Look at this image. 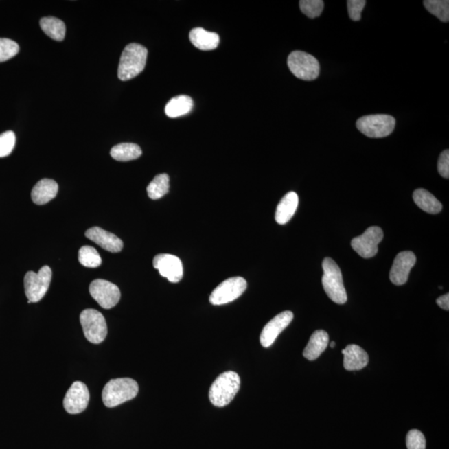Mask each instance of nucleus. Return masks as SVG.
I'll list each match as a JSON object with an SVG mask.
<instances>
[{
    "mask_svg": "<svg viewBox=\"0 0 449 449\" xmlns=\"http://www.w3.org/2000/svg\"><path fill=\"white\" fill-rule=\"evenodd\" d=\"M148 49L139 43H130L125 47L118 66V78L128 81L143 72L147 62Z\"/></svg>",
    "mask_w": 449,
    "mask_h": 449,
    "instance_id": "f257e3e1",
    "label": "nucleus"
},
{
    "mask_svg": "<svg viewBox=\"0 0 449 449\" xmlns=\"http://www.w3.org/2000/svg\"><path fill=\"white\" fill-rule=\"evenodd\" d=\"M241 379L238 373L233 371L224 372L211 384L209 399L216 407H224L229 404L240 389Z\"/></svg>",
    "mask_w": 449,
    "mask_h": 449,
    "instance_id": "f03ea898",
    "label": "nucleus"
},
{
    "mask_svg": "<svg viewBox=\"0 0 449 449\" xmlns=\"http://www.w3.org/2000/svg\"><path fill=\"white\" fill-rule=\"evenodd\" d=\"M139 388L135 380L130 378H119L110 380L102 389V402L106 407L114 408L132 400L139 393Z\"/></svg>",
    "mask_w": 449,
    "mask_h": 449,
    "instance_id": "7ed1b4c3",
    "label": "nucleus"
},
{
    "mask_svg": "<svg viewBox=\"0 0 449 449\" xmlns=\"http://www.w3.org/2000/svg\"><path fill=\"white\" fill-rule=\"evenodd\" d=\"M324 275L322 277V285L329 298L338 305L347 302V293L343 281L340 267L333 259L326 257L322 263Z\"/></svg>",
    "mask_w": 449,
    "mask_h": 449,
    "instance_id": "20e7f679",
    "label": "nucleus"
},
{
    "mask_svg": "<svg viewBox=\"0 0 449 449\" xmlns=\"http://www.w3.org/2000/svg\"><path fill=\"white\" fill-rule=\"evenodd\" d=\"M357 128L366 137L372 139L391 135L395 128V119L392 116L385 114H376L362 117L358 119Z\"/></svg>",
    "mask_w": 449,
    "mask_h": 449,
    "instance_id": "39448f33",
    "label": "nucleus"
},
{
    "mask_svg": "<svg viewBox=\"0 0 449 449\" xmlns=\"http://www.w3.org/2000/svg\"><path fill=\"white\" fill-rule=\"evenodd\" d=\"M290 72L299 80L312 81L320 75V64L316 58L302 51H294L288 57Z\"/></svg>",
    "mask_w": 449,
    "mask_h": 449,
    "instance_id": "423d86ee",
    "label": "nucleus"
},
{
    "mask_svg": "<svg viewBox=\"0 0 449 449\" xmlns=\"http://www.w3.org/2000/svg\"><path fill=\"white\" fill-rule=\"evenodd\" d=\"M80 323L87 340L92 344L98 345L105 340L108 334V326L104 316L100 311L84 310L80 314Z\"/></svg>",
    "mask_w": 449,
    "mask_h": 449,
    "instance_id": "0eeeda50",
    "label": "nucleus"
},
{
    "mask_svg": "<svg viewBox=\"0 0 449 449\" xmlns=\"http://www.w3.org/2000/svg\"><path fill=\"white\" fill-rule=\"evenodd\" d=\"M52 279V270L48 266H45L38 273L29 271L25 277V290L27 303H36L45 297Z\"/></svg>",
    "mask_w": 449,
    "mask_h": 449,
    "instance_id": "6e6552de",
    "label": "nucleus"
},
{
    "mask_svg": "<svg viewBox=\"0 0 449 449\" xmlns=\"http://www.w3.org/2000/svg\"><path fill=\"white\" fill-rule=\"evenodd\" d=\"M247 282L242 277H231L220 283L212 291L210 295V302L214 306H222L234 301L245 292Z\"/></svg>",
    "mask_w": 449,
    "mask_h": 449,
    "instance_id": "1a4fd4ad",
    "label": "nucleus"
},
{
    "mask_svg": "<svg viewBox=\"0 0 449 449\" xmlns=\"http://www.w3.org/2000/svg\"><path fill=\"white\" fill-rule=\"evenodd\" d=\"M89 292L104 309H111L117 306L121 298L119 288L112 282L97 279L90 284Z\"/></svg>",
    "mask_w": 449,
    "mask_h": 449,
    "instance_id": "9d476101",
    "label": "nucleus"
},
{
    "mask_svg": "<svg viewBox=\"0 0 449 449\" xmlns=\"http://www.w3.org/2000/svg\"><path fill=\"white\" fill-rule=\"evenodd\" d=\"M384 238V232L379 227H369L363 235L352 241V246L361 257L372 258L378 253V246Z\"/></svg>",
    "mask_w": 449,
    "mask_h": 449,
    "instance_id": "9b49d317",
    "label": "nucleus"
},
{
    "mask_svg": "<svg viewBox=\"0 0 449 449\" xmlns=\"http://www.w3.org/2000/svg\"><path fill=\"white\" fill-rule=\"evenodd\" d=\"M90 395L88 387L80 381L74 382L64 399V407L70 415L84 412L88 407Z\"/></svg>",
    "mask_w": 449,
    "mask_h": 449,
    "instance_id": "f8f14e48",
    "label": "nucleus"
},
{
    "mask_svg": "<svg viewBox=\"0 0 449 449\" xmlns=\"http://www.w3.org/2000/svg\"><path fill=\"white\" fill-rule=\"evenodd\" d=\"M153 266L159 271L161 277L172 283H177L183 277V266L176 255L159 254L153 259Z\"/></svg>",
    "mask_w": 449,
    "mask_h": 449,
    "instance_id": "ddd939ff",
    "label": "nucleus"
},
{
    "mask_svg": "<svg viewBox=\"0 0 449 449\" xmlns=\"http://www.w3.org/2000/svg\"><path fill=\"white\" fill-rule=\"evenodd\" d=\"M293 318L294 314L291 311H284L267 323L260 336V341L263 347L268 348L273 345L279 334L290 324Z\"/></svg>",
    "mask_w": 449,
    "mask_h": 449,
    "instance_id": "4468645a",
    "label": "nucleus"
},
{
    "mask_svg": "<svg viewBox=\"0 0 449 449\" xmlns=\"http://www.w3.org/2000/svg\"><path fill=\"white\" fill-rule=\"evenodd\" d=\"M416 261V255L412 251H402L398 254L389 274L391 282L395 286L404 285Z\"/></svg>",
    "mask_w": 449,
    "mask_h": 449,
    "instance_id": "2eb2a0df",
    "label": "nucleus"
},
{
    "mask_svg": "<svg viewBox=\"0 0 449 449\" xmlns=\"http://www.w3.org/2000/svg\"><path fill=\"white\" fill-rule=\"evenodd\" d=\"M86 238L95 242L104 250L117 253L124 248V242L117 235L102 229L100 227L90 228L85 233Z\"/></svg>",
    "mask_w": 449,
    "mask_h": 449,
    "instance_id": "dca6fc26",
    "label": "nucleus"
},
{
    "mask_svg": "<svg viewBox=\"0 0 449 449\" xmlns=\"http://www.w3.org/2000/svg\"><path fill=\"white\" fill-rule=\"evenodd\" d=\"M344 354V367L348 371L364 369L369 364V356L364 349L356 345H349L342 350Z\"/></svg>",
    "mask_w": 449,
    "mask_h": 449,
    "instance_id": "f3484780",
    "label": "nucleus"
},
{
    "mask_svg": "<svg viewBox=\"0 0 449 449\" xmlns=\"http://www.w3.org/2000/svg\"><path fill=\"white\" fill-rule=\"evenodd\" d=\"M58 185L52 179H42L35 185L31 192L33 202L37 205H45L57 196Z\"/></svg>",
    "mask_w": 449,
    "mask_h": 449,
    "instance_id": "a211bd4d",
    "label": "nucleus"
},
{
    "mask_svg": "<svg viewBox=\"0 0 449 449\" xmlns=\"http://www.w3.org/2000/svg\"><path fill=\"white\" fill-rule=\"evenodd\" d=\"M192 45L200 50L209 51L218 48L220 43L219 35L208 32L203 27H195L189 34Z\"/></svg>",
    "mask_w": 449,
    "mask_h": 449,
    "instance_id": "6ab92c4d",
    "label": "nucleus"
},
{
    "mask_svg": "<svg viewBox=\"0 0 449 449\" xmlns=\"http://www.w3.org/2000/svg\"><path fill=\"white\" fill-rule=\"evenodd\" d=\"M328 345L329 334L325 330H316L311 336L303 356L308 360H316L325 352Z\"/></svg>",
    "mask_w": 449,
    "mask_h": 449,
    "instance_id": "aec40b11",
    "label": "nucleus"
},
{
    "mask_svg": "<svg viewBox=\"0 0 449 449\" xmlns=\"http://www.w3.org/2000/svg\"><path fill=\"white\" fill-rule=\"evenodd\" d=\"M299 198L297 193L290 192L284 196L278 204L275 211V220L278 224H285L289 222L297 211Z\"/></svg>",
    "mask_w": 449,
    "mask_h": 449,
    "instance_id": "412c9836",
    "label": "nucleus"
},
{
    "mask_svg": "<svg viewBox=\"0 0 449 449\" xmlns=\"http://www.w3.org/2000/svg\"><path fill=\"white\" fill-rule=\"evenodd\" d=\"M417 206L429 214H438L442 210V204L435 196L425 189H417L413 194Z\"/></svg>",
    "mask_w": 449,
    "mask_h": 449,
    "instance_id": "4be33fe9",
    "label": "nucleus"
},
{
    "mask_svg": "<svg viewBox=\"0 0 449 449\" xmlns=\"http://www.w3.org/2000/svg\"><path fill=\"white\" fill-rule=\"evenodd\" d=\"M193 108V100L191 97L187 95H179L172 98L168 102L165 113L167 116L176 118L187 115L192 111Z\"/></svg>",
    "mask_w": 449,
    "mask_h": 449,
    "instance_id": "5701e85b",
    "label": "nucleus"
},
{
    "mask_svg": "<svg viewBox=\"0 0 449 449\" xmlns=\"http://www.w3.org/2000/svg\"><path fill=\"white\" fill-rule=\"evenodd\" d=\"M41 27L43 32L56 41H62L65 38V23L54 17L41 19Z\"/></svg>",
    "mask_w": 449,
    "mask_h": 449,
    "instance_id": "b1692460",
    "label": "nucleus"
},
{
    "mask_svg": "<svg viewBox=\"0 0 449 449\" xmlns=\"http://www.w3.org/2000/svg\"><path fill=\"white\" fill-rule=\"evenodd\" d=\"M141 149L139 145L134 143H120L111 149L110 154L113 159L119 161L135 160L141 157Z\"/></svg>",
    "mask_w": 449,
    "mask_h": 449,
    "instance_id": "393cba45",
    "label": "nucleus"
},
{
    "mask_svg": "<svg viewBox=\"0 0 449 449\" xmlns=\"http://www.w3.org/2000/svg\"><path fill=\"white\" fill-rule=\"evenodd\" d=\"M170 188V179L168 174H159L149 183L147 188L150 198L157 200L163 198L169 192Z\"/></svg>",
    "mask_w": 449,
    "mask_h": 449,
    "instance_id": "a878e982",
    "label": "nucleus"
},
{
    "mask_svg": "<svg viewBox=\"0 0 449 449\" xmlns=\"http://www.w3.org/2000/svg\"><path fill=\"white\" fill-rule=\"evenodd\" d=\"M424 5L429 13L435 15L439 21H449V1L448 0H425Z\"/></svg>",
    "mask_w": 449,
    "mask_h": 449,
    "instance_id": "bb28decb",
    "label": "nucleus"
},
{
    "mask_svg": "<svg viewBox=\"0 0 449 449\" xmlns=\"http://www.w3.org/2000/svg\"><path fill=\"white\" fill-rule=\"evenodd\" d=\"M78 261L82 266L96 268L101 265L102 259L98 252L92 246H84L78 251Z\"/></svg>",
    "mask_w": 449,
    "mask_h": 449,
    "instance_id": "cd10ccee",
    "label": "nucleus"
},
{
    "mask_svg": "<svg viewBox=\"0 0 449 449\" xmlns=\"http://www.w3.org/2000/svg\"><path fill=\"white\" fill-rule=\"evenodd\" d=\"M325 3L322 0H301L299 1V8L303 14L310 19L320 16L324 10Z\"/></svg>",
    "mask_w": 449,
    "mask_h": 449,
    "instance_id": "c85d7f7f",
    "label": "nucleus"
},
{
    "mask_svg": "<svg viewBox=\"0 0 449 449\" xmlns=\"http://www.w3.org/2000/svg\"><path fill=\"white\" fill-rule=\"evenodd\" d=\"M19 52V46L16 42L10 38H0V62L10 60L16 56Z\"/></svg>",
    "mask_w": 449,
    "mask_h": 449,
    "instance_id": "c756f323",
    "label": "nucleus"
},
{
    "mask_svg": "<svg viewBox=\"0 0 449 449\" xmlns=\"http://www.w3.org/2000/svg\"><path fill=\"white\" fill-rule=\"evenodd\" d=\"M16 143V136L14 132L7 131L0 134V157L11 154Z\"/></svg>",
    "mask_w": 449,
    "mask_h": 449,
    "instance_id": "7c9ffc66",
    "label": "nucleus"
},
{
    "mask_svg": "<svg viewBox=\"0 0 449 449\" xmlns=\"http://www.w3.org/2000/svg\"><path fill=\"white\" fill-rule=\"evenodd\" d=\"M406 444L408 449H425L426 448V439L422 433L417 429H413L408 433Z\"/></svg>",
    "mask_w": 449,
    "mask_h": 449,
    "instance_id": "2f4dec72",
    "label": "nucleus"
},
{
    "mask_svg": "<svg viewBox=\"0 0 449 449\" xmlns=\"http://www.w3.org/2000/svg\"><path fill=\"white\" fill-rule=\"evenodd\" d=\"M366 5L365 0H349L347 1L349 18L353 21H360L361 13Z\"/></svg>",
    "mask_w": 449,
    "mask_h": 449,
    "instance_id": "473e14b6",
    "label": "nucleus"
},
{
    "mask_svg": "<svg viewBox=\"0 0 449 449\" xmlns=\"http://www.w3.org/2000/svg\"><path fill=\"white\" fill-rule=\"evenodd\" d=\"M438 171L439 174L444 177V179H448L449 177V151L448 150H444V151L441 153V155L438 161Z\"/></svg>",
    "mask_w": 449,
    "mask_h": 449,
    "instance_id": "72a5a7b5",
    "label": "nucleus"
},
{
    "mask_svg": "<svg viewBox=\"0 0 449 449\" xmlns=\"http://www.w3.org/2000/svg\"><path fill=\"white\" fill-rule=\"evenodd\" d=\"M437 304L440 307V308H442L445 310H449V295H444L442 297H439L437 299Z\"/></svg>",
    "mask_w": 449,
    "mask_h": 449,
    "instance_id": "f704fd0d",
    "label": "nucleus"
},
{
    "mask_svg": "<svg viewBox=\"0 0 449 449\" xmlns=\"http://www.w3.org/2000/svg\"><path fill=\"white\" fill-rule=\"evenodd\" d=\"M330 347L332 349L336 347V342H332V344H330Z\"/></svg>",
    "mask_w": 449,
    "mask_h": 449,
    "instance_id": "c9c22d12",
    "label": "nucleus"
}]
</instances>
